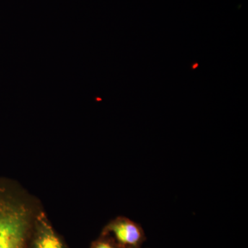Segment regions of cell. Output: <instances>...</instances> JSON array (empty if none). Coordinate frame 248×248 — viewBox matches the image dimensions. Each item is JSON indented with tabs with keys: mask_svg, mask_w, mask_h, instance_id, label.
<instances>
[{
	"mask_svg": "<svg viewBox=\"0 0 248 248\" xmlns=\"http://www.w3.org/2000/svg\"><path fill=\"white\" fill-rule=\"evenodd\" d=\"M33 215L24 197L0 188V248H27Z\"/></svg>",
	"mask_w": 248,
	"mask_h": 248,
	"instance_id": "cell-1",
	"label": "cell"
},
{
	"mask_svg": "<svg viewBox=\"0 0 248 248\" xmlns=\"http://www.w3.org/2000/svg\"><path fill=\"white\" fill-rule=\"evenodd\" d=\"M102 234L110 236L120 248H141L146 241L143 228L126 217L112 220L104 228Z\"/></svg>",
	"mask_w": 248,
	"mask_h": 248,
	"instance_id": "cell-2",
	"label": "cell"
},
{
	"mask_svg": "<svg viewBox=\"0 0 248 248\" xmlns=\"http://www.w3.org/2000/svg\"><path fill=\"white\" fill-rule=\"evenodd\" d=\"M36 233L33 248H64L62 240L49 223L45 213L35 218Z\"/></svg>",
	"mask_w": 248,
	"mask_h": 248,
	"instance_id": "cell-3",
	"label": "cell"
},
{
	"mask_svg": "<svg viewBox=\"0 0 248 248\" xmlns=\"http://www.w3.org/2000/svg\"><path fill=\"white\" fill-rule=\"evenodd\" d=\"M91 248H120L114 240L107 234H102L97 241L93 243Z\"/></svg>",
	"mask_w": 248,
	"mask_h": 248,
	"instance_id": "cell-4",
	"label": "cell"
}]
</instances>
